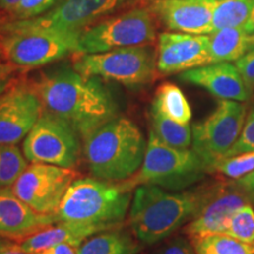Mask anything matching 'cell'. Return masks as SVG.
I'll use <instances>...</instances> for the list:
<instances>
[{
  "instance_id": "7",
  "label": "cell",
  "mask_w": 254,
  "mask_h": 254,
  "mask_svg": "<svg viewBox=\"0 0 254 254\" xmlns=\"http://www.w3.org/2000/svg\"><path fill=\"white\" fill-rule=\"evenodd\" d=\"M157 20L150 6L127 8L111 14L80 31L75 55L150 46L157 40Z\"/></svg>"
},
{
  "instance_id": "25",
  "label": "cell",
  "mask_w": 254,
  "mask_h": 254,
  "mask_svg": "<svg viewBox=\"0 0 254 254\" xmlns=\"http://www.w3.org/2000/svg\"><path fill=\"white\" fill-rule=\"evenodd\" d=\"M196 254H254V244H246L227 234H211L190 241Z\"/></svg>"
},
{
  "instance_id": "16",
  "label": "cell",
  "mask_w": 254,
  "mask_h": 254,
  "mask_svg": "<svg viewBox=\"0 0 254 254\" xmlns=\"http://www.w3.org/2000/svg\"><path fill=\"white\" fill-rule=\"evenodd\" d=\"M218 0H153L150 8L168 30L190 34L212 33Z\"/></svg>"
},
{
  "instance_id": "31",
  "label": "cell",
  "mask_w": 254,
  "mask_h": 254,
  "mask_svg": "<svg viewBox=\"0 0 254 254\" xmlns=\"http://www.w3.org/2000/svg\"><path fill=\"white\" fill-rule=\"evenodd\" d=\"M236 66L238 71L240 72L241 77L246 81V84L252 88H254V47L251 49L249 52L238 59L236 62Z\"/></svg>"
},
{
  "instance_id": "3",
  "label": "cell",
  "mask_w": 254,
  "mask_h": 254,
  "mask_svg": "<svg viewBox=\"0 0 254 254\" xmlns=\"http://www.w3.org/2000/svg\"><path fill=\"white\" fill-rule=\"evenodd\" d=\"M147 141L131 119L116 117L84 139V157L92 177L122 183L144 161Z\"/></svg>"
},
{
  "instance_id": "37",
  "label": "cell",
  "mask_w": 254,
  "mask_h": 254,
  "mask_svg": "<svg viewBox=\"0 0 254 254\" xmlns=\"http://www.w3.org/2000/svg\"><path fill=\"white\" fill-rule=\"evenodd\" d=\"M244 30H245L246 33L250 34V36H254V1L252 9H251L250 18L249 20H247V23L245 24V26H244Z\"/></svg>"
},
{
  "instance_id": "4",
  "label": "cell",
  "mask_w": 254,
  "mask_h": 254,
  "mask_svg": "<svg viewBox=\"0 0 254 254\" xmlns=\"http://www.w3.org/2000/svg\"><path fill=\"white\" fill-rule=\"evenodd\" d=\"M132 192L118 183L94 177L77 178L55 213L56 221L87 222L112 230L122 225L131 207Z\"/></svg>"
},
{
  "instance_id": "36",
  "label": "cell",
  "mask_w": 254,
  "mask_h": 254,
  "mask_svg": "<svg viewBox=\"0 0 254 254\" xmlns=\"http://www.w3.org/2000/svg\"><path fill=\"white\" fill-rule=\"evenodd\" d=\"M19 2V0H0V12L6 14L12 11Z\"/></svg>"
},
{
  "instance_id": "19",
  "label": "cell",
  "mask_w": 254,
  "mask_h": 254,
  "mask_svg": "<svg viewBox=\"0 0 254 254\" xmlns=\"http://www.w3.org/2000/svg\"><path fill=\"white\" fill-rule=\"evenodd\" d=\"M104 231L107 230L98 225L87 224V222L58 221L24 239L18 240V243L20 244L23 250L33 254L47 247L58 245V244H68V245L78 247L87 238Z\"/></svg>"
},
{
  "instance_id": "8",
  "label": "cell",
  "mask_w": 254,
  "mask_h": 254,
  "mask_svg": "<svg viewBox=\"0 0 254 254\" xmlns=\"http://www.w3.org/2000/svg\"><path fill=\"white\" fill-rule=\"evenodd\" d=\"M73 67L88 77L125 86H142L157 78V52L150 46L122 47L92 55H74Z\"/></svg>"
},
{
  "instance_id": "13",
  "label": "cell",
  "mask_w": 254,
  "mask_h": 254,
  "mask_svg": "<svg viewBox=\"0 0 254 254\" xmlns=\"http://www.w3.org/2000/svg\"><path fill=\"white\" fill-rule=\"evenodd\" d=\"M43 113V105L31 82L15 78L0 95V144L24 140Z\"/></svg>"
},
{
  "instance_id": "30",
  "label": "cell",
  "mask_w": 254,
  "mask_h": 254,
  "mask_svg": "<svg viewBox=\"0 0 254 254\" xmlns=\"http://www.w3.org/2000/svg\"><path fill=\"white\" fill-rule=\"evenodd\" d=\"M154 254H196L194 247L190 240L183 237H177L167 241Z\"/></svg>"
},
{
  "instance_id": "11",
  "label": "cell",
  "mask_w": 254,
  "mask_h": 254,
  "mask_svg": "<svg viewBox=\"0 0 254 254\" xmlns=\"http://www.w3.org/2000/svg\"><path fill=\"white\" fill-rule=\"evenodd\" d=\"M77 178L79 173L74 168L32 163L25 168L11 189L19 199L34 211L55 214L68 187Z\"/></svg>"
},
{
  "instance_id": "12",
  "label": "cell",
  "mask_w": 254,
  "mask_h": 254,
  "mask_svg": "<svg viewBox=\"0 0 254 254\" xmlns=\"http://www.w3.org/2000/svg\"><path fill=\"white\" fill-rule=\"evenodd\" d=\"M153 0H62L47 13L33 19L15 20L27 27L81 31L120 9L150 6Z\"/></svg>"
},
{
  "instance_id": "2",
  "label": "cell",
  "mask_w": 254,
  "mask_h": 254,
  "mask_svg": "<svg viewBox=\"0 0 254 254\" xmlns=\"http://www.w3.org/2000/svg\"><path fill=\"white\" fill-rule=\"evenodd\" d=\"M212 186L189 190H168L155 185L138 186L133 193L128 217L133 236L145 245L166 239L195 217Z\"/></svg>"
},
{
  "instance_id": "15",
  "label": "cell",
  "mask_w": 254,
  "mask_h": 254,
  "mask_svg": "<svg viewBox=\"0 0 254 254\" xmlns=\"http://www.w3.org/2000/svg\"><path fill=\"white\" fill-rule=\"evenodd\" d=\"M211 64L207 34L163 32L158 37L157 67L163 74L183 73Z\"/></svg>"
},
{
  "instance_id": "18",
  "label": "cell",
  "mask_w": 254,
  "mask_h": 254,
  "mask_svg": "<svg viewBox=\"0 0 254 254\" xmlns=\"http://www.w3.org/2000/svg\"><path fill=\"white\" fill-rule=\"evenodd\" d=\"M55 222V214L34 211L14 194L11 187L0 189V237L21 240Z\"/></svg>"
},
{
  "instance_id": "22",
  "label": "cell",
  "mask_w": 254,
  "mask_h": 254,
  "mask_svg": "<svg viewBox=\"0 0 254 254\" xmlns=\"http://www.w3.org/2000/svg\"><path fill=\"white\" fill-rule=\"evenodd\" d=\"M152 109L179 124H190L192 118L189 100L184 92L172 82H164L157 88Z\"/></svg>"
},
{
  "instance_id": "34",
  "label": "cell",
  "mask_w": 254,
  "mask_h": 254,
  "mask_svg": "<svg viewBox=\"0 0 254 254\" xmlns=\"http://www.w3.org/2000/svg\"><path fill=\"white\" fill-rule=\"evenodd\" d=\"M33 254H77V247L68 244H58V245L47 247Z\"/></svg>"
},
{
  "instance_id": "39",
  "label": "cell",
  "mask_w": 254,
  "mask_h": 254,
  "mask_svg": "<svg viewBox=\"0 0 254 254\" xmlns=\"http://www.w3.org/2000/svg\"><path fill=\"white\" fill-rule=\"evenodd\" d=\"M0 60H5V59H4V55H2L1 50H0Z\"/></svg>"
},
{
  "instance_id": "6",
  "label": "cell",
  "mask_w": 254,
  "mask_h": 254,
  "mask_svg": "<svg viewBox=\"0 0 254 254\" xmlns=\"http://www.w3.org/2000/svg\"><path fill=\"white\" fill-rule=\"evenodd\" d=\"M206 172H208L207 167L192 148L168 146L150 131L141 167L134 176L118 184L129 192L140 185L184 190L204 179Z\"/></svg>"
},
{
  "instance_id": "33",
  "label": "cell",
  "mask_w": 254,
  "mask_h": 254,
  "mask_svg": "<svg viewBox=\"0 0 254 254\" xmlns=\"http://www.w3.org/2000/svg\"><path fill=\"white\" fill-rule=\"evenodd\" d=\"M238 185H239L241 189L245 190V193L249 195L251 202L254 204V170L252 172L247 173L246 176L239 178V179H236Z\"/></svg>"
},
{
  "instance_id": "10",
  "label": "cell",
  "mask_w": 254,
  "mask_h": 254,
  "mask_svg": "<svg viewBox=\"0 0 254 254\" xmlns=\"http://www.w3.org/2000/svg\"><path fill=\"white\" fill-rule=\"evenodd\" d=\"M80 139L67 122L43 111L23 140V153L31 163L74 168L80 160Z\"/></svg>"
},
{
  "instance_id": "29",
  "label": "cell",
  "mask_w": 254,
  "mask_h": 254,
  "mask_svg": "<svg viewBox=\"0 0 254 254\" xmlns=\"http://www.w3.org/2000/svg\"><path fill=\"white\" fill-rule=\"evenodd\" d=\"M252 151H254V107L247 113L241 134L233 147H232L227 158Z\"/></svg>"
},
{
  "instance_id": "32",
  "label": "cell",
  "mask_w": 254,
  "mask_h": 254,
  "mask_svg": "<svg viewBox=\"0 0 254 254\" xmlns=\"http://www.w3.org/2000/svg\"><path fill=\"white\" fill-rule=\"evenodd\" d=\"M0 254H32L23 250L20 244L9 238L0 237Z\"/></svg>"
},
{
  "instance_id": "21",
  "label": "cell",
  "mask_w": 254,
  "mask_h": 254,
  "mask_svg": "<svg viewBox=\"0 0 254 254\" xmlns=\"http://www.w3.org/2000/svg\"><path fill=\"white\" fill-rule=\"evenodd\" d=\"M132 234L119 227L99 232L81 243L77 254H138L140 246Z\"/></svg>"
},
{
  "instance_id": "14",
  "label": "cell",
  "mask_w": 254,
  "mask_h": 254,
  "mask_svg": "<svg viewBox=\"0 0 254 254\" xmlns=\"http://www.w3.org/2000/svg\"><path fill=\"white\" fill-rule=\"evenodd\" d=\"M247 202H251L249 195L238 185L237 180L213 184L207 199L195 217L186 225L184 232L190 241L211 234L224 233L231 215Z\"/></svg>"
},
{
  "instance_id": "1",
  "label": "cell",
  "mask_w": 254,
  "mask_h": 254,
  "mask_svg": "<svg viewBox=\"0 0 254 254\" xmlns=\"http://www.w3.org/2000/svg\"><path fill=\"white\" fill-rule=\"evenodd\" d=\"M43 111L67 122L84 140L118 117L119 105L101 78L88 77L64 65L41 72L31 82Z\"/></svg>"
},
{
  "instance_id": "24",
  "label": "cell",
  "mask_w": 254,
  "mask_h": 254,
  "mask_svg": "<svg viewBox=\"0 0 254 254\" xmlns=\"http://www.w3.org/2000/svg\"><path fill=\"white\" fill-rule=\"evenodd\" d=\"M253 1L254 0H218L212 18V32L245 26Z\"/></svg>"
},
{
  "instance_id": "40",
  "label": "cell",
  "mask_w": 254,
  "mask_h": 254,
  "mask_svg": "<svg viewBox=\"0 0 254 254\" xmlns=\"http://www.w3.org/2000/svg\"><path fill=\"white\" fill-rule=\"evenodd\" d=\"M251 38H252V40L254 41V36H251Z\"/></svg>"
},
{
  "instance_id": "35",
  "label": "cell",
  "mask_w": 254,
  "mask_h": 254,
  "mask_svg": "<svg viewBox=\"0 0 254 254\" xmlns=\"http://www.w3.org/2000/svg\"><path fill=\"white\" fill-rule=\"evenodd\" d=\"M18 71H20V68L13 64L7 62V60H0V81L13 78Z\"/></svg>"
},
{
  "instance_id": "26",
  "label": "cell",
  "mask_w": 254,
  "mask_h": 254,
  "mask_svg": "<svg viewBox=\"0 0 254 254\" xmlns=\"http://www.w3.org/2000/svg\"><path fill=\"white\" fill-rule=\"evenodd\" d=\"M20 148L13 144H0V189L12 187L28 166Z\"/></svg>"
},
{
  "instance_id": "5",
  "label": "cell",
  "mask_w": 254,
  "mask_h": 254,
  "mask_svg": "<svg viewBox=\"0 0 254 254\" xmlns=\"http://www.w3.org/2000/svg\"><path fill=\"white\" fill-rule=\"evenodd\" d=\"M80 31L27 27L0 18V50L4 59L20 69L59 62L78 51Z\"/></svg>"
},
{
  "instance_id": "28",
  "label": "cell",
  "mask_w": 254,
  "mask_h": 254,
  "mask_svg": "<svg viewBox=\"0 0 254 254\" xmlns=\"http://www.w3.org/2000/svg\"><path fill=\"white\" fill-rule=\"evenodd\" d=\"M62 0H19L15 7L8 13L0 15L5 20H26L47 13Z\"/></svg>"
},
{
  "instance_id": "23",
  "label": "cell",
  "mask_w": 254,
  "mask_h": 254,
  "mask_svg": "<svg viewBox=\"0 0 254 254\" xmlns=\"http://www.w3.org/2000/svg\"><path fill=\"white\" fill-rule=\"evenodd\" d=\"M151 131L164 144L176 148L192 146V128L190 124H179L151 109Z\"/></svg>"
},
{
  "instance_id": "38",
  "label": "cell",
  "mask_w": 254,
  "mask_h": 254,
  "mask_svg": "<svg viewBox=\"0 0 254 254\" xmlns=\"http://www.w3.org/2000/svg\"><path fill=\"white\" fill-rule=\"evenodd\" d=\"M15 80V78H9V79H5V80H1L0 81V95H1L4 92L7 90V88L11 86L12 84H13Z\"/></svg>"
},
{
  "instance_id": "17",
  "label": "cell",
  "mask_w": 254,
  "mask_h": 254,
  "mask_svg": "<svg viewBox=\"0 0 254 254\" xmlns=\"http://www.w3.org/2000/svg\"><path fill=\"white\" fill-rule=\"evenodd\" d=\"M183 81L205 88L219 99L244 101L252 95V88L246 84L236 64L213 63L189 69L180 74Z\"/></svg>"
},
{
  "instance_id": "27",
  "label": "cell",
  "mask_w": 254,
  "mask_h": 254,
  "mask_svg": "<svg viewBox=\"0 0 254 254\" xmlns=\"http://www.w3.org/2000/svg\"><path fill=\"white\" fill-rule=\"evenodd\" d=\"M222 234H227L246 244H254V209L251 202L234 211Z\"/></svg>"
},
{
  "instance_id": "9",
  "label": "cell",
  "mask_w": 254,
  "mask_h": 254,
  "mask_svg": "<svg viewBox=\"0 0 254 254\" xmlns=\"http://www.w3.org/2000/svg\"><path fill=\"white\" fill-rule=\"evenodd\" d=\"M247 109L241 101L220 99L207 118L192 127V150L201 159L208 172L213 171L228 153L243 131Z\"/></svg>"
},
{
  "instance_id": "20",
  "label": "cell",
  "mask_w": 254,
  "mask_h": 254,
  "mask_svg": "<svg viewBox=\"0 0 254 254\" xmlns=\"http://www.w3.org/2000/svg\"><path fill=\"white\" fill-rule=\"evenodd\" d=\"M209 58L213 63L237 62L254 47V41L244 27L224 28L208 34Z\"/></svg>"
}]
</instances>
